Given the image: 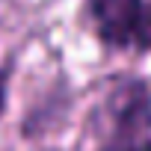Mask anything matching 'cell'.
<instances>
[{
  "instance_id": "1",
  "label": "cell",
  "mask_w": 151,
  "mask_h": 151,
  "mask_svg": "<svg viewBox=\"0 0 151 151\" xmlns=\"http://www.w3.org/2000/svg\"><path fill=\"white\" fill-rule=\"evenodd\" d=\"M89 12H92L95 33L107 47L136 45L139 21L145 12L142 0H89Z\"/></svg>"
},
{
  "instance_id": "2",
  "label": "cell",
  "mask_w": 151,
  "mask_h": 151,
  "mask_svg": "<svg viewBox=\"0 0 151 151\" xmlns=\"http://www.w3.org/2000/svg\"><path fill=\"white\" fill-rule=\"evenodd\" d=\"M98 151H151V136H110Z\"/></svg>"
},
{
  "instance_id": "3",
  "label": "cell",
  "mask_w": 151,
  "mask_h": 151,
  "mask_svg": "<svg viewBox=\"0 0 151 151\" xmlns=\"http://www.w3.org/2000/svg\"><path fill=\"white\" fill-rule=\"evenodd\" d=\"M6 80H9V68L0 71V116H3V110H6Z\"/></svg>"
}]
</instances>
